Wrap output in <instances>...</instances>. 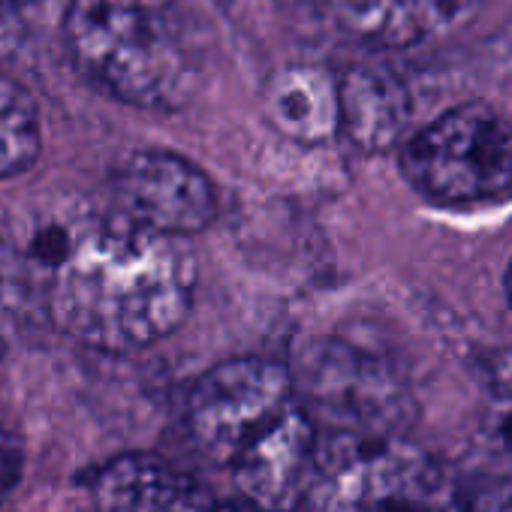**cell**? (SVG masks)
I'll return each instance as SVG.
<instances>
[{
    "label": "cell",
    "mask_w": 512,
    "mask_h": 512,
    "mask_svg": "<svg viewBox=\"0 0 512 512\" xmlns=\"http://www.w3.org/2000/svg\"><path fill=\"white\" fill-rule=\"evenodd\" d=\"M184 416L193 440L232 470L244 497L272 512L308 497L320 428L287 365L260 356L220 362L193 383Z\"/></svg>",
    "instance_id": "obj_2"
},
{
    "label": "cell",
    "mask_w": 512,
    "mask_h": 512,
    "mask_svg": "<svg viewBox=\"0 0 512 512\" xmlns=\"http://www.w3.org/2000/svg\"><path fill=\"white\" fill-rule=\"evenodd\" d=\"M503 437L512 443V416H509V419H506V425H503Z\"/></svg>",
    "instance_id": "obj_16"
},
{
    "label": "cell",
    "mask_w": 512,
    "mask_h": 512,
    "mask_svg": "<svg viewBox=\"0 0 512 512\" xmlns=\"http://www.w3.org/2000/svg\"><path fill=\"white\" fill-rule=\"evenodd\" d=\"M37 0H0V10H19V7H31Z\"/></svg>",
    "instance_id": "obj_14"
},
{
    "label": "cell",
    "mask_w": 512,
    "mask_h": 512,
    "mask_svg": "<svg viewBox=\"0 0 512 512\" xmlns=\"http://www.w3.org/2000/svg\"><path fill=\"white\" fill-rule=\"evenodd\" d=\"M112 196L115 211L127 220L169 238L196 235L217 214L208 175L187 157L160 148L127 154L112 175Z\"/></svg>",
    "instance_id": "obj_6"
},
{
    "label": "cell",
    "mask_w": 512,
    "mask_h": 512,
    "mask_svg": "<svg viewBox=\"0 0 512 512\" xmlns=\"http://www.w3.org/2000/svg\"><path fill=\"white\" fill-rule=\"evenodd\" d=\"M43 148V127L34 97L7 73H0V178L34 166Z\"/></svg>",
    "instance_id": "obj_11"
},
{
    "label": "cell",
    "mask_w": 512,
    "mask_h": 512,
    "mask_svg": "<svg viewBox=\"0 0 512 512\" xmlns=\"http://www.w3.org/2000/svg\"><path fill=\"white\" fill-rule=\"evenodd\" d=\"M43 250L49 314L70 338L136 350L172 335L193 305V263L178 238L121 211L73 214Z\"/></svg>",
    "instance_id": "obj_1"
},
{
    "label": "cell",
    "mask_w": 512,
    "mask_h": 512,
    "mask_svg": "<svg viewBox=\"0 0 512 512\" xmlns=\"http://www.w3.org/2000/svg\"><path fill=\"white\" fill-rule=\"evenodd\" d=\"M506 299H509V305H512V263H509V269H506Z\"/></svg>",
    "instance_id": "obj_15"
},
{
    "label": "cell",
    "mask_w": 512,
    "mask_h": 512,
    "mask_svg": "<svg viewBox=\"0 0 512 512\" xmlns=\"http://www.w3.org/2000/svg\"><path fill=\"white\" fill-rule=\"evenodd\" d=\"M214 512H272V509H266V506H260L256 500H250V497H232V500H217V506H214Z\"/></svg>",
    "instance_id": "obj_13"
},
{
    "label": "cell",
    "mask_w": 512,
    "mask_h": 512,
    "mask_svg": "<svg viewBox=\"0 0 512 512\" xmlns=\"http://www.w3.org/2000/svg\"><path fill=\"white\" fill-rule=\"evenodd\" d=\"M64 43L79 73L121 103L172 112L196 91V37L178 0H73Z\"/></svg>",
    "instance_id": "obj_3"
},
{
    "label": "cell",
    "mask_w": 512,
    "mask_h": 512,
    "mask_svg": "<svg viewBox=\"0 0 512 512\" xmlns=\"http://www.w3.org/2000/svg\"><path fill=\"white\" fill-rule=\"evenodd\" d=\"M398 166L410 187L437 205H482L512 193V121L470 100L407 133Z\"/></svg>",
    "instance_id": "obj_4"
},
{
    "label": "cell",
    "mask_w": 512,
    "mask_h": 512,
    "mask_svg": "<svg viewBox=\"0 0 512 512\" xmlns=\"http://www.w3.org/2000/svg\"><path fill=\"white\" fill-rule=\"evenodd\" d=\"M329 19L347 37L380 46L404 49L419 43L410 0H323Z\"/></svg>",
    "instance_id": "obj_10"
},
{
    "label": "cell",
    "mask_w": 512,
    "mask_h": 512,
    "mask_svg": "<svg viewBox=\"0 0 512 512\" xmlns=\"http://www.w3.org/2000/svg\"><path fill=\"white\" fill-rule=\"evenodd\" d=\"M217 497L157 455L127 452L94 470L88 512H214Z\"/></svg>",
    "instance_id": "obj_7"
},
{
    "label": "cell",
    "mask_w": 512,
    "mask_h": 512,
    "mask_svg": "<svg viewBox=\"0 0 512 512\" xmlns=\"http://www.w3.org/2000/svg\"><path fill=\"white\" fill-rule=\"evenodd\" d=\"M269 124L293 142L323 145L341 133L338 76L314 64L278 70L263 91Z\"/></svg>",
    "instance_id": "obj_8"
},
{
    "label": "cell",
    "mask_w": 512,
    "mask_h": 512,
    "mask_svg": "<svg viewBox=\"0 0 512 512\" xmlns=\"http://www.w3.org/2000/svg\"><path fill=\"white\" fill-rule=\"evenodd\" d=\"M455 512H512V479H461Z\"/></svg>",
    "instance_id": "obj_12"
},
{
    "label": "cell",
    "mask_w": 512,
    "mask_h": 512,
    "mask_svg": "<svg viewBox=\"0 0 512 512\" xmlns=\"http://www.w3.org/2000/svg\"><path fill=\"white\" fill-rule=\"evenodd\" d=\"M341 133L362 151H386L404 142L413 103L401 79L386 70L356 67L338 79Z\"/></svg>",
    "instance_id": "obj_9"
},
{
    "label": "cell",
    "mask_w": 512,
    "mask_h": 512,
    "mask_svg": "<svg viewBox=\"0 0 512 512\" xmlns=\"http://www.w3.org/2000/svg\"><path fill=\"white\" fill-rule=\"evenodd\" d=\"M311 419L344 437H398L413 401L401 377L374 353L347 341H314L290 368Z\"/></svg>",
    "instance_id": "obj_5"
}]
</instances>
